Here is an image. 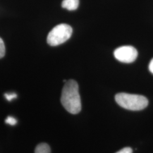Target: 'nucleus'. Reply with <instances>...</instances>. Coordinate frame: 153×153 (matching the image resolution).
Here are the masks:
<instances>
[{"label": "nucleus", "instance_id": "obj_6", "mask_svg": "<svg viewBox=\"0 0 153 153\" xmlns=\"http://www.w3.org/2000/svg\"><path fill=\"white\" fill-rule=\"evenodd\" d=\"M35 153H51V149L47 143H42L36 146Z\"/></svg>", "mask_w": 153, "mask_h": 153}, {"label": "nucleus", "instance_id": "obj_3", "mask_svg": "<svg viewBox=\"0 0 153 153\" xmlns=\"http://www.w3.org/2000/svg\"><path fill=\"white\" fill-rule=\"evenodd\" d=\"M73 29L67 24H60L55 26L47 36V43L51 46L63 44L71 37Z\"/></svg>", "mask_w": 153, "mask_h": 153}, {"label": "nucleus", "instance_id": "obj_10", "mask_svg": "<svg viewBox=\"0 0 153 153\" xmlns=\"http://www.w3.org/2000/svg\"><path fill=\"white\" fill-rule=\"evenodd\" d=\"M133 150L131 148H123V149L120 150V151L117 152L116 153H132Z\"/></svg>", "mask_w": 153, "mask_h": 153}, {"label": "nucleus", "instance_id": "obj_7", "mask_svg": "<svg viewBox=\"0 0 153 153\" xmlns=\"http://www.w3.org/2000/svg\"><path fill=\"white\" fill-rule=\"evenodd\" d=\"M5 54V46L2 39L0 38V59L2 58Z\"/></svg>", "mask_w": 153, "mask_h": 153}, {"label": "nucleus", "instance_id": "obj_9", "mask_svg": "<svg viewBox=\"0 0 153 153\" xmlns=\"http://www.w3.org/2000/svg\"><path fill=\"white\" fill-rule=\"evenodd\" d=\"M5 97L6 99L7 100H8L9 102H10L12 100H13L14 99L16 98L17 97V95L16 93H6L5 94Z\"/></svg>", "mask_w": 153, "mask_h": 153}, {"label": "nucleus", "instance_id": "obj_1", "mask_svg": "<svg viewBox=\"0 0 153 153\" xmlns=\"http://www.w3.org/2000/svg\"><path fill=\"white\" fill-rule=\"evenodd\" d=\"M61 102L65 109L71 114H77L81 111L82 105L77 82L71 79L67 81L64 86Z\"/></svg>", "mask_w": 153, "mask_h": 153}, {"label": "nucleus", "instance_id": "obj_5", "mask_svg": "<svg viewBox=\"0 0 153 153\" xmlns=\"http://www.w3.org/2000/svg\"><path fill=\"white\" fill-rule=\"evenodd\" d=\"M79 4V0H63L62 7L69 11L75 10L78 7Z\"/></svg>", "mask_w": 153, "mask_h": 153}, {"label": "nucleus", "instance_id": "obj_4", "mask_svg": "<svg viewBox=\"0 0 153 153\" xmlns=\"http://www.w3.org/2000/svg\"><path fill=\"white\" fill-rule=\"evenodd\" d=\"M138 56L137 51L135 48L130 45H126L119 47L114 51V56L117 60L131 63L136 60Z\"/></svg>", "mask_w": 153, "mask_h": 153}, {"label": "nucleus", "instance_id": "obj_2", "mask_svg": "<svg viewBox=\"0 0 153 153\" xmlns=\"http://www.w3.org/2000/svg\"><path fill=\"white\" fill-rule=\"evenodd\" d=\"M117 103L125 109L140 111L148 106V99L144 96L128 93H119L115 96Z\"/></svg>", "mask_w": 153, "mask_h": 153}, {"label": "nucleus", "instance_id": "obj_11", "mask_svg": "<svg viewBox=\"0 0 153 153\" xmlns=\"http://www.w3.org/2000/svg\"><path fill=\"white\" fill-rule=\"evenodd\" d=\"M149 69L150 71L153 74V59L150 62V64L149 65Z\"/></svg>", "mask_w": 153, "mask_h": 153}, {"label": "nucleus", "instance_id": "obj_8", "mask_svg": "<svg viewBox=\"0 0 153 153\" xmlns=\"http://www.w3.org/2000/svg\"><path fill=\"white\" fill-rule=\"evenodd\" d=\"M5 123L6 124L10 126H15L17 123V120L14 117L12 116H8L6 119Z\"/></svg>", "mask_w": 153, "mask_h": 153}]
</instances>
